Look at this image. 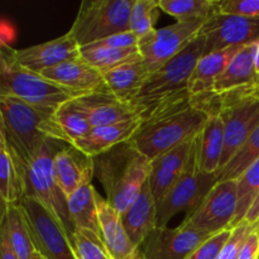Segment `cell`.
Instances as JSON below:
<instances>
[{"mask_svg":"<svg viewBox=\"0 0 259 259\" xmlns=\"http://www.w3.org/2000/svg\"><path fill=\"white\" fill-rule=\"evenodd\" d=\"M67 143L48 139L42 151L30 162L23 185V196H34L43 202L62 223L70 240L75 227L68 211L67 196L61 189L55 171V157Z\"/></svg>","mask_w":259,"mask_h":259,"instance_id":"7","label":"cell"},{"mask_svg":"<svg viewBox=\"0 0 259 259\" xmlns=\"http://www.w3.org/2000/svg\"><path fill=\"white\" fill-rule=\"evenodd\" d=\"M33 259H45V258H43V257H42V255H40V254H39V253H35L34 258H33Z\"/></svg>","mask_w":259,"mask_h":259,"instance_id":"45","label":"cell"},{"mask_svg":"<svg viewBox=\"0 0 259 259\" xmlns=\"http://www.w3.org/2000/svg\"><path fill=\"white\" fill-rule=\"evenodd\" d=\"M120 219L132 242L142 248L149 234L157 228V202L148 181L143 185L131 206L120 215Z\"/></svg>","mask_w":259,"mask_h":259,"instance_id":"20","label":"cell"},{"mask_svg":"<svg viewBox=\"0 0 259 259\" xmlns=\"http://www.w3.org/2000/svg\"><path fill=\"white\" fill-rule=\"evenodd\" d=\"M255 227H257V224H250L245 220L240 224L235 225L232 229V234H230L227 244L224 245L218 259H238L245 240L248 239L250 233L255 229Z\"/></svg>","mask_w":259,"mask_h":259,"instance_id":"37","label":"cell"},{"mask_svg":"<svg viewBox=\"0 0 259 259\" xmlns=\"http://www.w3.org/2000/svg\"><path fill=\"white\" fill-rule=\"evenodd\" d=\"M212 234L179 225L156 228L142 245L144 259H187Z\"/></svg>","mask_w":259,"mask_h":259,"instance_id":"14","label":"cell"},{"mask_svg":"<svg viewBox=\"0 0 259 259\" xmlns=\"http://www.w3.org/2000/svg\"><path fill=\"white\" fill-rule=\"evenodd\" d=\"M93 128L139 119L131 104L123 103L111 93H95L76 99Z\"/></svg>","mask_w":259,"mask_h":259,"instance_id":"19","label":"cell"},{"mask_svg":"<svg viewBox=\"0 0 259 259\" xmlns=\"http://www.w3.org/2000/svg\"><path fill=\"white\" fill-rule=\"evenodd\" d=\"M0 96H12L37 108L57 110L62 104L81 95L25 70L15 60L14 48L3 42L0 50Z\"/></svg>","mask_w":259,"mask_h":259,"instance_id":"5","label":"cell"},{"mask_svg":"<svg viewBox=\"0 0 259 259\" xmlns=\"http://www.w3.org/2000/svg\"><path fill=\"white\" fill-rule=\"evenodd\" d=\"M218 7L220 14L259 17V0H219Z\"/></svg>","mask_w":259,"mask_h":259,"instance_id":"39","label":"cell"},{"mask_svg":"<svg viewBox=\"0 0 259 259\" xmlns=\"http://www.w3.org/2000/svg\"><path fill=\"white\" fill-rule=\"evenodd\" d=\"M257 43L244 46L227 70L215 80L212 93L220 95L243 86H259V78L254 68V53Z\"/></svg>","mask_w":259,"mask_h":259,"instance_id":"25","label":"cell"},{"mask_svg":"<svg viewBox=\"0 0 259 259\" xmlns=\"http://www.w3.org/2000/svg\"><path fill=\"white\" fill-rule=\"evenodd\" d=\"M258 259H259V255H258Z\"/></svg>","mask_w":259,"mask_h":259,"instance_id":"46","label":"cell"},{"mask_svg":"<svg viewBox=\"0 0 259 259\" xmlns=\"http://www.w3.org/2000/svg\"><path fill=\"white\" fill-rule=\"evenodd\" d=\"M215 110L224 124L222 169L259 126V86H243L217 95Z\"/></svg>","mask_w":259,"mask_h":259,"instance_id":"6","label":"cell"},{"mask_svg":"<svg viewBox=\"0 0 259 259\" xmlns=\"http://www.w3.org/2000/svg\"><path fill=\"white\" fill-rule=\"evenodd\" d=\"M138 38L136 37V34H133L132 32H125V33H119V34L111 35V37L105 38V39H101L99 42L93 43L90 46H96V47H108V48H133L138 47Z\"/></svg>","mask_w":259,"mask_h":259,"instance_id":"40","label":"cell"},{"mask_svg":"<svg viewBox=\"0 0 259 259\" xmlns=\"http://www.w3.org/2000/svg\"><path fill=\"white\" fill-rule=\"evenodd\" d=\"M93 174H89L82 180L80 186L67 199L68 211L73 227L81 229L93 230L100 234V223H99L98 204H96V190L91 184Z\"/></svg>","mask_w":259,"mask_h":259,"instance_id":"27","label":"cell"},{"mask_svg":"<svg viewBox=\"0 0 259 259\" xmlns=\"http://www.w3.org/2000/svg\"><path fill=\"white\" fill-rule=\"evenodd\" d=\"M259 159V126L244 142L229 162L217 172L219 181H238L244 172Z\"/></svg>","mask_w":259,"mask_h":259,"instance_id":"31","label":"cell"},{"mask_svg":"<svg viewBox=\"0 0 259 259\" xmlns=\"http://www.w3.org/2000/svg\"><path fill=\"white\" fill-rule=\"evenodd\" d=\"M194 143L195 139L185 142L151 162L148 182L157 206L186 169L191 158Z\"/></svg>","mask_w":259,"mask_h":259,"instance_id":"16","label":"cell"},{"mask_svg":"<svg viewBox=\"0 0 259 259\" xmlns=\"http://www.w3.org/2000/svg\"><path fill=\"white\" fill-rule=\"evenodd\" d=\"M209 115L190 96L157 109L142 123L131 142L139 153L152 162L175 147L196 138L204 129Z\"/></svg>","mask_w":259,"mask_h":259,"instance_id":"2","label":"cell"},{"mask_svg":"<svg viewBox=\"0 0 259 259\" xmlns=\"http://www.w3.org/2000/svg\"><path fill=\"white\" fill-rule=\"evenodd\" d=\"M142 119H131L123 123L96 126L72 146L90 157H95L118 144L131 141L142 125Z\"/></svg>","mask_w":259,"mask_h":259,"instance_id":"21","label":"cell"},{"mask_svg":"<svg viewBox=\"0 0 259 259\" xmlns=\"http://www.w3.org/2000/svg\"><path fill=\"white\" fill-rule=\"evenodd\" d=\"M55 115L58 124L62 126L68 138L72 141V144L75 141L85 137L93 129L76 99L62 104L56 110Z\"/></svg>","mask_w":259,"mask_h":259,"instance_id":"33","label":"cell"},{"mask_svg":"<svg viewBox=\"0 0 259 259\" xmlns=\"http://www.w3.org/2000/svg\"><path fill=\"white\" fill-rule=\"evenodd\" d=\"M218 184V174H207L199 166L196 138L186 169L168 194L157 206V228H166L180 212L195 211L212 187Z\"/></svg>","mask_w":259,"mask_h":259,"instance_id":"10","label":"cell"},{"mask_svg":"<svg viewBox=\"0 0 259 259\" xmlns=\"http://www.w3.org/2000/svg\"><path fill=\"white\" fill-rule=\"evenodd\" d=\"M2 227L7 232L8 239L18 259H33L35 250L33 240L28 232L24 217L19 205L12 204L2 207Z\"/></svg>","mask_w":259,"mask_h":259,"instance_id":"28","label":"cell"},{"mask_svg":"<svg viewBox=\"0 0 259 259\" xmlns=\"http://www.w3.org/2000/svg\"><path fill=\"white\" fill-rule=\"evenodd\" d=\"M0 196L4 206L18 204L23 196V189L17 166L8 148L7 141L2 134H0Z\"/></svg>","mask_w":259,"mask_h":259,"instance_id":"30","label":"cell"},{"mask_svg":"<svg viewBox=\"0 0 259 259\" xmlns=\"http://www.w3.org/2000/svg\"><path fill=\"white\" fill-rule=\"evenodd\" d=\"M238 184V209L235 215L233 228L244 222L250 206L254 202L259 191V159L252 164L242 177L237 181Z\"/></svg>","mask_w":259,"mask_h":259,"instance_id":"34","label":"cell"},{"mask_svg":"<svg viewBox=\"0 0 259 259\" xmlns=\"http://www.w3.org/2000/svg\"><path fill=\"white\" fill-rule=\"evenodd\" d=\"M101 73L110 93L126 104H131L138 95L149 76V71L143 61L125 63Z\"/></svg>","mask_w":259,"mask_h":259,"instance_id":"26","label":"cell"},{"mask_svg":"<svg viewBox=\"0 0 259 259\" xmlns=\"http://www.w3.org/2000/svg\"><path fill=\"white\" fill-rule=\"evenodd\" d=\"M81 58L100 72L113 70L121 65L143 61L138 47L133 48H108L86 46L80 48Z\"/></svg>","mask_w":259,"mask_h":259,"instance_id":"29","label":"cell"},{"mask_svg":"<svg viewBox=\"0 0 259 259\" xmlns=\"http://www.w3.org/2000/svg\"><path fill=\"white\" fill-rule=\"evenodd\" d=\"M238 209L237 181H219L195 211L185 217L180 225L218 234L233 228Z\"/></svg>","mask_w":259,"mask_h":259,"instance_id":"12","label":"cell"},{"mask_svg":"<svg viewBox=\"0 0 259 259\" xmlns=\"http://www.w3.org/2000/svg\"><path fill=\"white\" fill-rule=\"evenodd\" d=\"M210 18L176 22L175 24L154 29L139 39L138 48L149 73L161 68L164 63L179 55L192 39L199 35L202 25Z\"/></svg>","mask_w":259,"mask_h":259,"instance_id":"11","label":"cell"},{"mask_svg":"<svg viewBox=\"0 0 259 259\" xmlns=\"http://www.w3.org/2000/svg\"><path fill=\"white\" fill-rule=\"evenodd\" d=\"M0 259H18L8 239L7 232L0 225Z\"/></svg>","mask_w":259,"mask_h":259,"instance_id":"42","label":"cell"},{"mask_svg":"<svg viewBox=\"0 0 259 259\" xmlns=\"http://www.w3.org/2000/svg\"><path fill=\"white\" fill-rule=\"evenodd\" d=\"M94 176L100 181L106 201L123 214L137 199L151 174V161L131 141L93 157Z\"/></svg>","mask_w":259,"mask_h":259,"instance_id":"3","label":"cell"},{"mask_svg":"<svg viewBox=\"0 0 259 259\" xmlns=\"http://www.w3.org/2000/svg\"><path fill=\"white\" fill-rule=\"evenodd\" d=\"M254 68H255V73H257L259 78V42L257 43V48H255V53H254Z\"/></svg>","mask_w":259,"mask_h":259,"instance_id":"44","label":"cell"},{"mask_svg":"<svg viewBox=\"0 0 259 259\" xmlns=\"http://www.w3.org/2000/svg\"><path fill=\"white\" fill-rule=\"evenodd\" d=\"M159 10V0H136L131 13V32L138 40L156 29Z\"/></svg>","mask_w":259,"mask_h":259,"instance_id":"35","label":"cell"},{"mask_svg":"<svg viewBox=\"0 0 259 259\" xmlns=\"http://www.w3.org/2000/svg\"><path fill=\"white\" fill-rule=\"evenodd\" d=\"M35 250L45 259H77L62 223L34 196H22L18 202Z\"/></svg>","mask_w":259,"mask_h":259,"instance_id":"9","label":"cell"},{"mask_svg":"<svg viewBox=\"0 0 259 259\" xmlns=\"http://www.w3.org/2000/svg\"><path fill=\"white\" fill-rule=\"evenodd\" d=\"M205 37V53L244 47L259 42V17L218 14L212 15L200 30Z\"/></svg>","mask_w":259,"mask_h":259,"instance_id":"13","label":"cell"},{"mask_svg":"<svg viewBox=\"0 0 259 259\" xmlns=\"http://www.w3.org/2000/svg\"><path fill=\"white\" fill-rule=\"evenodd\" d=\"M57 181L68 197L76 191L82 180L94 172L93 157L88 156L72 144H66L55 157Z\"/></svg>","mask_w":259,"mask_h":259,"instance_id":"22","label":"cell"},{"mask_svg":"<svg viewBox=\"0 0 259 259\" xmlns=\"http://www.w3.org/2000/svg\"><path fill=\"white\" fill-rule=\"evenodd\" d=\"M100 234L104 244L108 248L113 259H144L142 248L137 247L129 238L125 228L121 223L120 214L110 206L96 191Z\"/></svg>","mask_w":259,"mask_h":259,"instance_id":"18","label":"cell"},{"mask_svg":"<svg viewBox=\"0 0 259 259\" xmlns=\"http://www.w3.org/2000/svg\"><path fill=\"white\" fill-rule=\"evenodd\" d=\"M225 147L224 124L217 110L211 111L201 133L196 137V153L200 168L207 174L220 169Z\"/></svg>","mask_w":259,"mask_h":259,"instance_id":"24","label":"cell"},{"mask_svg":"<svg viewBox=\"0 0 259 259\" xmlns=\"http://www.w3.org/2000/svg\"><path fill=\"white\" fill-rule=\"evenodd\" d=\"M244 220L250 223V224H257V223H259V191Z\"/></svg>","mask_w":259,"mask_h":259,"instance_id":"43","label":"cell"},{"mask_svg":"<svg viewBox=\"0 0 259 259\" xmlns=\"http://www.w3.org/2000/svg\"><path fill=\"white\" fill-rule=\"evenodd\" d=\"M243 47H229L227 50L204 55L197 62L191 77H190L187 91L191 96L210 95L212 93L214 82L234 60Z\"/></svg>","mask_w":259,"mask_h":259,"instance_id":"23","label":"cell"},{"mask_svg":"<svg viewBox=\"0 0 259 259\" xmlns=\"http://www.w3.org/2000/svg\"><path fill=\"white\" fill-rule=\"evenodd\" d=\"M55 113L52 109L37 108L17 98L0 96V134L7 141L15 162L22 189L30 162L39 154L48 139L72 144Z\"/></svg>","mask_w":259,"mask_h":259,"instance_id":"1","label":"cell"},{"mask_svg":"<svg viewBox=\"0 0 259 259\" xmlns=\"http://www.w3.org/2000/svg\"><path fill=\"white\" fill-rule=\"evenodd\" d=\"M205 53V37L199 33L195 39L161 68L149 73L143 88L132 100L139 119L144 121L162 106L190 98V77Z\"/></svg>","mask_w":259,"mask_h":259,"instance_id":"4","label":"cell"},{"mask_svg":"<svg viewBox=\"0 0 259 259\" xmlns=\"http://www.w3.org/2000/svg\"><path fill=\"white\" fill-rule=\"evenodd\" d=\"M71 244L77 259H113L100 235L93 230L75 228Z\"/></svg>","mask_w":259,"mask_h":259,"instance_id":"36","label":"cell"},{"mask_svg":"<svg viewBox=\"0 0 259 259\" xmlns=\"http://www.w3.org/2000/svg\"><path fill=\"white\" fill-rule=\"evenodd\" d=\"M14 57L22 67L38 75L67 61L82 60L80 46L70 32L40 45L22 50L14 48Z\"/></svg>","mask_w":259,"mask_h":259,"instance_id":"15","label":"cell"},{"mask_svg":"<svg viewBox=\"0 0 259 259\" xmlns=\"http://www.w3.org/2000/svg\"><path fill=\"white\" fill-rule=\"evenodd\" d=\"M162 12L176 18L177 22L211 18L219 13L215 0H159Z\"/></svg>","mask_w":259,"mask_h":259,"instance_id":"32","label":"cell"},{"mask_svg":"<svg viewBox=\"0 0 259 259\" xmlns=\"http://www.w3.org/2000/svg\"><path fill=\"white\" fill-rule=\"evenodd\" d=\"M232 229H225L223 232L218 233V234L211 235L209 239L205 240L191 255L187 259H218L220 253H222L223 248L227 244L228 239H229L230 234H232Z\"/></svg>","mask_w":259,"mask_h":259,"instance_id":"38","label":"cell"},{"mask_svg":"<svg viewBox=\"0 0 259 259\" xmlns=\"http://www.w3.org/2000/svg\"><path fill=\"white\" fill-rule=\"evenodd\" d=\"M259 255V223L245 240L238 259H258Z\"/></svg>","mask_w":259,"mask_h":259,"instance_id":"41","label":"cell"},{"mask_svg":"<svg viewBox=\"0 0 259 259\" xmlns=\"http://www.w3.org/2000/svg\"><path fill=\"white\" fill-rule=\"evenodd\" d=\"M39 75L81 96L95 93H110L103 73L82 60L67 61L43 71Z\"/></svg>","mask_w":259,"mask_h":259,"instance_id":"17","label":"cell"},{"mask_svg":"<svg viewBox=\"0 0 259 259\" xmlns=\"http://www.w3.org/2000/svg\"><path fill=\"white\" fill-rule=\"evenodd\" d=\"M136 0H83L68 32L81 47L131 32V13Z\"/></svg>","mask_w":259,"mask_h":259,"instance_id":"8","label":"cell"}]
</instances>
